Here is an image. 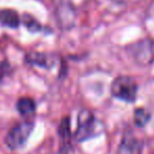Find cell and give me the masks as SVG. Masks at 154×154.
<instances>
[{
	"mask_svg": "<svg viewBox=\"0 0 154 154\" xmlns=\"http://www.w3.org/2000/svg\"><path fill=\"white\" fill-rule=\"evenodd\" d=\"M111 94L116 99H120L127 103H132L136 100L138 86L132 78L121 75L114 79L111 84Z\"/></svg>",
	"mask_w": 154,
	"mask_h": 154,
	"instance_id": "3957f363",
	"label": "cell"
},
{
	"mask_svg": "<svg viewBox=\"0 0 154 154\" xmlns=\"http://www.w3.org/2000/svg\"><path fill=\"white\" fill-rule=\"evenodd\" d=\"M11 71V65L6 61L0 63V81L3 79L5 75H8Z\"/></svg>",
	"mask_w": 154,
	"mask_h": 154,
	"instance_id": "4fadbf2b",
	"label": "cell"
},
{
	"mask_svg": "<svg viewBox=\"0 0 154 154\" xmlns=\"http://www.w3.org/2000/svg\"><path fill=\"white\" fill-rule=\"evenodd\" d=\"M16 109L21 116H32L36 112V103L32 97H22L17 101Z\"/></svg>",
	"mask_w": 154,
	"mask_h": 154,
	"instance_id": "30bf717a",
	"label": "cell"
},
{
	"mask_svg": "<svg viewBox=\"0 0 154 154\" xmlns=\"http://www.w3.org/2000/svg\"><path fill=\"white\" fill-rule=\"evenodd\" d=\"M143 149L142 142L133 136H126L123 138L118 154H140Z\"/></svg>",
	"mask_w": 154,
	"mask_h": 154,
	"instance_id": "ba28073f",
	"label": "cell"
},
{
	"mask_svg": "<svg viewBox=\"0 0 154 154\" xmlns=\"http://www.w3.org/2000/svg\"><path fill=\"white\" fill-rule=\"evenodd\" d=\"M58 135L61 142L60 154H67L70 148L71 143V132H70V119L69 116H65L62 119L58 129Z\"/></svg>",
	"mask_w": 154,
	"mask_h": 154,
	"instance_id": "8992f818",
	"label": "cell"
},
{
	"mask_svg": "<svg viewBox=\"0 0 154 154\" xmlns=\"http://www.w3.org/2000/svg\"><path fill=\"white\" fill-rule=\"evenodd\" d=\"M22 22L24 26L32 32H40L42 29V25L40 24V22L29 14H23Z\"/></svg>",
	"mask_w": 154,
	"mask_h": 154,
	"instance_id": "7c38bea8",
	"label": "cell"
},
{
	"mask_svg": "<svg viewBox=\"0 0 154 154\" xmlns=\"http://www.w3.org/2000/svg\"><path fill=\"white\" fill-rule=\"evenodd\" d=\"M34 127L35 124L32 121H24L16 124L14 127L11 128L4 138L6 147L13 151L21 149L27 143Z\"/></svg>",
	"mask_w": 154,
	"mask_h": 154,
	"instance_id": "7a4b0ae2",
	"label": "cell"
},
{
	"mask_svg": "<svg viewBox=\"0 0 154 154\" xmlns=\"http://www.w3.org/2000/svg\"><path fill=\"white\" fill-rule=\"evenodd\" d=\"M57 8L58 18L60 23L64 26H69L73 24V10L66 0H54Z\"/></svg>",
	"mask_w": 154,
	"mask_h": 154,
	"instance_id": "52a82bcc",
	"label": "cell"
},
{
	"mask_svg": "<svg viewBox=\"0 0 154 154\" xmlns=\"http://www.w3.org/2000/svg\"><path fill=\"white\" fill-rule=\"evenodd\" d=\"M130 53L140 65L147 66L154 62V42L144 39L130 46Z\"/></svg>",
	"mask_w": 154,
	"mask_h": 154,
	"instance_id": "277c9868",
	"label": "cell"
},
{
	"mask_svg": "<svg viewBox=\"0 0 154 154\" xmlns=\"http://www.w3.org/2000/svg\"><path fill=\"white\" fill-rule=\"evenodd\" d=\"M151 119V116L148 111H147L145 108H137V109L134 111L133 116V121L135 126L137 127H145L147 124L149 123Z\"/></svg>",
	"mask_w": 154,
	"mask_h": 154,
	"instance_id": "8fae6325",
	"label": "cell"
},
{
	"mask_svg": "<svg viewBox=\"0 0 154 154\" xmlns=\"http://www.w3.org/2000/svg\"><path fill=\"white\" fill-rule=\"evenodd\" d=\"M0 23L6 27L11 29H16L20 23L18 13L15 10L11 8H4L0 11Z\"/></svg>",
	"mask_w": 154,
	"mask_h": 154,
	"instance_id": "9c48e42d",
	"label": "cell"
},
{
	"mask_svg": "<svg viewBox=\"0 0 154 154\" xmlns=\"http://www.w3.org/2000/svg\"><path fill=\"white\" fill-rule=\"evenodd\" d=\"M25 63L32 66H39L45 69H51L56 63V59L53 55L47 53H39V51H31L26 54L24 58Z\"/></svg>",
	"mask_w": 154,
	"mask_h": 154,
	"instance_id": "5b68a950",
	"label": "cell"
},
{
	"mask_svg": "<svg viewBox=\"0 0 154 154\" xmlns=\"http://www.w3.org/2000/svg\"><path fill=\"white\" fill-rule=\"evenodd\" d=\"M103 131V125L89 110H82L78 116V127L73 137L77 142H84Z\"/></svg>",
	"mask_w": 154,
	"mask_h": 154,
	"instance_id": "6da1fadb",
	"label": "cell"
}]
</instances>
